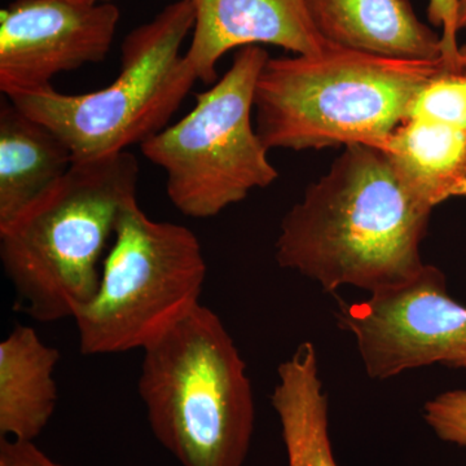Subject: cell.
<instances>
[{"mask_svg": "<svg viewBox=\"0 0 466 466\" xmlns=\"http://www.w3.org/2000/svg\"><path fill=\"white\" fill-rule=\"evenodd\" d=\"M60 2L69 3V5H79V7H92V5L109 3L110 0H60Z\"/></svg>", "mask_w": 466, "mask_h": 466, "instance_id": "cell-20", "label": "cell"}, {"mask_svg": "<svg viewBox=\"0 0 466 466\" xmlns=\"http://www.w3.org/2000/svg\"><path fill=\"white\" fill-rule=\"evenodd\" d=\"M461 0H429L428 17L441 29V66L450 72L461 70V54L458 45L459 8Z\"/></svg>", "mask_w": 466, "mask_h": 466, "instance_id": "cell-18", "label": "cell"}, {"mask_svg": "<svg viewBox=\"0 0 466 466\" xmlns=\"http://www.w3.org/2000/svg\"><path fill=\"white\" fill-rule=\"evenodd\" d=\"M460 54H461V69L466 72V45L464 47H460Z\"/></svg>", "mask_w": 466, "mask_h": 466, "instance_id": "cell-22", "label": "cell"}, {"mask_svg": "<svg viewBox=\"0 0 466 466\" xmlns=\"http://www.w3.org/2000/svg\"><path fill=\"white\" fill-rule=\"evenodd\" d=\"M459 30H466V0L460 2Z\"/></svg>", "mask_w": 466, "mask_h": 466, "instance_id": "cell-21", "label": "cell"}, {"mask_svg": "<svg viewBox=\"0 0 466 466\" xmlns=\"http://www.w3.org/2000/svg\"><path fill=\"white\" fill-rule=\"evenodd\" d=\"M431 211L410 195L382 150L351 144L285 214L276 262L328 293L390 289L424 268Z\"/></svg>", "mask_w": 466, "mask_h": 466, "instance_id": "cell-1", "label": "cell"}, {"mask_svg": "<svg viewBox=\"0 0 466 466\" xmlns=\"http://www.w3.org/2000/svg\"><path fill=\"white\" fill-rule=\"evenodd\" d=\"M195 12L192 42L184 54L198 81L216 84L217 66L232 50L271 45L294 55L330 47L303 0H184Z\"/></svg>", "mask_w": 466, "mask_h": 466, "instance_id": "cell-10", "label": "cell"}, {"mask_svg": "<svg viewBox=\"0 0 466 466\" xmlns=\"http://www.w3.org/2000/svg\"><path fill=\"white\" fill-rule=\"evenodd\" d=\"M408 118L426 119L466 130V72L443 69L417 94Z\"/></svg>", "mask_w": 466, "mask_h": 466, "instance_id": "cell-16", "label": "cell"}, {"mask_svg": "<svg viewBox=\"0 0 466 466\" xmlns=\"http://www.w3.org/2000/svg\"><path fill=\"white\" fill-rule=\"evenodd\" d=\"M444 67L330 46L320 55L269 57L254 92L256 130L266 148L383 149L417 94Z\"/></svg>", "mask_w": 466, "mask_h": 466, "instance_id": "cell-3", "label": "cell"}, {"mask_svg": "<svg viewBox=\"0 0 466 466\" xmlns=\"http://www.w3.org/2000/svg\"><path fill=\"white\" fill-rule=\"evenodd\" d=\"M208 267L198 236L137 201L122 214L94 299L73 320L84 355L146 350L200 305Z\"/></svg>", "mask_w": 466, "mask_h": 466, "instance_id": "cell-6", "label": "cell"}, {"mask_svg": "<svg viewBox=\"0 0 466 466\" xmlns=\"http://www.w3.org/2000/svg\"><path fill=\"white\" fill-rule=\"evenodd\" d=\"M337 324L354 337L367 375L388 380L406 370L441 364L466 368V308L451 299L438 267L370 294L337 300Z\"/></svg>", "mask_w": 466, "mask_h": 466, "instance_id": "cell-8", "label": "cell"}, {"mask_svg": "<svg viewBox=\"0 0 466 466\" xmlns=\"http://www.w3.org/2000/svg\"><path fill=\"white\" fill-rule=\"evenodd\" d=\"M133 153L75 162L41 198L0 226V260L24 311L41 323L94 299L116 226L137 200Z\"/></svg>", "mask_w": 466, "mask_h": 466, "instance_id": "cell-2", "label": "cell"}, {"mask_svg": "<svg viewBox=\"0 0 466 466\" xmlns=\"http://www.w3.org/2000/svg\"><path fill=\"white\" fill-rule=\"evenodd\" d=\"M195 12L174 0L125 36L119 73L112 84L70 95L52 86L8 99L63 140L75 162L125 152L167 127L198 81L180 48L193 32Z\"/></svg>", "mask_w": 466, "mask_h": 466, "instance_id": "cell-5", "label": "cell"}, {"mask_svg": "<svg viewBox=\"0 0 466 466\" xmlns=\"http://www.w3.org/2000/svg\"><path fill=\"white\" fill-rule=\"evenodd\" d=\"M330 45L379 56L438 61L441 35L417 17L410 0H303Z\"/></svg>", "mask_w": 466, "mask_h": 466, "instance_id": "cell-11", "label": "cell"}, {"mask_svg": "<svg viewBox=\"0 0 466 466\" xmlns=\"http://www.w3.org/2000/svg\"><path fill=\"white\" fill-rule=\"evenodd\" d=\"M422 415L440 440L466 447V390L441 392L426 401Z\"/></svg>", "mask_w": 466, "mask_h": 466, "instance_id": "cell-17", "label": "cell"}, {"mask_svg": "<svg viewBox=\"0 0 466 466\" xmlns=\"http://www.w3.org/2000/svg\"><path fill=\"white\" fill-rule=\"evenodd\" d=\"M269 55L260 46L235 54L231 67L196 106L140 146L144 157L167 174L168 200L195 219L217 217L279 173L254 125V92Z\"/></svg>", "mask_w": 466, "mask_h": 466, "instance_id": "cell-7", "label": "cell"}, {"mask_svg": "<svg viewBox=\"0 0 466 466\" xmlns=\"http://www.w3.org/2000/svg\"><path fill=\"white\" fill-rule=\"evenodd\" d=\"M380 150L410 195L426 207L466 198L464 128L408 118Z\"/></svg>", "mask_w": 466, "mask_h": 466, "instance_id": "cell-14", "label": "cell"}, {"mask_svg": "<svg viewBox=\"0 0 466 466\" xmlns=\"http://www.w3.org/2000/svg\"><path fill=\"white\" fill-rule=\"evenodd\" d=\"M139 395L150 431L183 466H242L256 426L247 363L213 309L198 306L144 350Z\"/></svg>", "mask_w": 466, "mask_h": 466, "instance_id": "cell-4", "label": "cell"}, {"mask_svg": "<svg viewBox=\"0 0 466 466\" xmlns=\"http://www.w3.org/2000/svg\"><path fill=\"white\" fill-rule=\"evenodd\" d=\"M75 164L47 126L9 101L0 109V226L41 198Z\"/></svg>", "mask_w": 466, "mask_h": 466, "instance_id": "cell-13", "label": "cell"}, {"mask_svg": "<svg viewBox=\"0 0 466 466\" xmlns=\"http://www.w3.org/2000/svg\"><path fill=\"white\" fill-rule=\"evenodd\" d=\"M0 466H66L43 452L34 441L0 440Z\"/></svg>", "mask_w": 466, "mask_h": 466, "instance_id": "cell-19", "label": "cell"}, {"mask_svg": "<svg viewBox=\"0 0 466 466\" xmlns=\"http://www.w3.org/2000/svg\"><path fill=\"white\" fill-rule=\"evenodd\" d=\"M60 352L35 329L17 325L0 342V435L34 441L57 406L55 368Z\"/></svg>", "mask_w": 466, "mask_h": 466, "instance_id": "cell-12", "label": "cell"}, {"mask_svg": "<svg viewBox=\"0 0 466 466\" xmlns=\"http://www.w3.org/2000/svg\"><path fill=\"white\" fill-rule=\"evenodd\" d=\"M121 12L112 3L15 0L0 12V90H41L54 76L106 60Z\"/></svg>", "mask_w": 466, "mask_h": 466, "instance_id": "cell-9", "label": "cell"}, {"mask_svg": "<svg viewBox=\"0 0 466 466\" xmlns=\"http://www.w3.org/2000/svg\"><path fill=\"white\" fill-rule=\"evenodd\" d=\"M271 401L280 420L288 466H339L330 443L329 403L311 342L300 343L279 366Z\"/></svg>", "mask_w": 466, "mask_h": 466, "instance_id": "cell-15", "label": "cell"}]
</instances>
